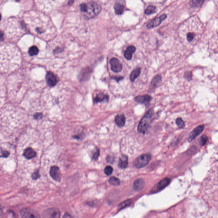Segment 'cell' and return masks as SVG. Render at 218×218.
<instances>
[{"label": "cell", "instance_id": "cell-1", "mask_svg": "<svg viewBox=\"0 0 218 218\" xmlns=\"http://www.w3.org/2000/svg\"><path fill=\"white\" fill-rule=\"evenodd\" d=\"M80 7L84 16L87 19H91L96 16L101 10V6L93 1L82 3L80 5Z\"/></svg>", "mask_w": 218, "mask_h": 218}, {"label": "cell", "instance_id": "cell-2", "mask_svg": "<svg viewBox=\"0 0 218 218\" xmlns=\"http://www.w3.org/2000/svg\"><path fill=\"white\" fill-rule=\"evenodd\" d=\"M153 108L150 109L142 117L138 126V130L139 133L144 134L150 127L153 119Z\"/></svg>", "mask_w": 218, "mask_h": 218}, {"label": "cell", "instance_id": "cell-3", "mask_svg": "<svg viewBox=\"0 0 218 218\" xmlns=\"http://www.w3.org/2000/svg\"><path fill=\"white\" fill-rule=\"evenodd\" d=\"M151 158L150 154L146 153L139 156L134 162V166L137 168H141L144 167L149 163Z\"/></svg>", "mask_w": 218, "mask_h": 218}, {"label": "cell", "instance_id": "cell-4", "mask_svg": "<svg viewBox=\"0 0 218 218\" xmlns=\"http://www.w3.org/2000/svg\"><path fill=\"white\" fill-rule=\"evenodd\" d=\"M20 214L22 218H40L39 213L32 209L23 208L20 211Z\"/></svg>", "mask_w": 218, "mask_h": 218}, {"label": "cell", "instance_id": "cell-5", "mask_svg": "<svg viewBox=\"0 0 218 218\" xmlns=\"http://www.w3.org/2000/svg\"><path fill=\"white\" fill-rule=\"evenodd\" d=\"M167 17V16L166 15L163 14L159 17L155 18L148 23V25H147V28L148 29H150L158 27L164 20L166 19Z\"/></svg>", "mask_w": 218, "mask_h": 218}, {"label": "cell", "instance_id": "cell-6", "mask_svg": "<svg viewBox=\"0 0 218 218\" xmlns=\"http://www.w3.org/2000/svg\"><path fill=\"white\" fill-rule=\"evenodd\" d=\"M44 218H60V211L58 208H51L45 210L43 213Z\"/></svg>", "mask_w": 218, "mask_h": 218}, {"label": "cell", "instance_id": "cell-7", "mask_svg": "<svg viewBox=\"0 0 218 218\" xmlns=\"http://www.w3.org/2000/svg\"><path fill=\"white\" fill-rule=\"evenodd\" d=\"M111 69L114 72H119L122 70V65L118 59L116 58H112L110 60Z\"/></svg>", "mask_w": 218, "mask_h": 218}, {"label": "cell", "instance_id": "cell-8", "mask_svg": "<svg viewBox=\"0 0 218 218\" xmlns=\"http://www.w3.org/2000/svg\"><path fill=\"white\" fill-rule=\"evenodd\" d=\"M50 174L52 178L56 181H60L61 179V174L59 167L54 166L50 168Z\"/></svg>", "mask_w": 218, "mask_h": 218}, {"label": "cell", "instance_id": "cell-9", "mask_svg": "<svg viewBox=\"0 0 218 218\" xmlns=\"http://www.w3.org/2000/svg\"><path fill=\"white\" fill-rule=\"evenodd\" d=\"M205 128L204 125H201L195 128L189 135L188 141L191 142L197 136L201 134Z\"/></svg>", "mask_w": 218, "mask_h": 218}, {"label": "cell", "instance_id": "cell-10", "mask_svg": "<svg viewBox=\"0 0 218 218\" xmlns=\"http://www.w3.org/2000/svg\"><path fill=\"white\" fill-rule=\"evenodd\" d=\"M170 179L168 178L163 179L156 184V187H155V188L153 189V192H157L162 191L170 183Z\"/></svg>", "mask_w": 218, "mask_h": 218}, {"label": "cell", "instance_id": "cell-11", "mask_svg": "<svg viewBox=\"0 0 218 218\" xmlns=\"http://www.w3.org/2000/svg\"><path fill=\"white\" fill-rule=\"evenodd\" d=\"M47 84L50 86H54L57 83L56 76L51 72H48L46 76Z\"/></svg>", "mask_w": 218, "mask_h": 218}, {"label": "cell", "instance_id": "cell-12", "mask_svg": "<svg viewBox=\"0 0 218 218\" xmlns=\"http://www.w3.org/2000/svg\"><path fill=\"white\" fill-rule=\"evenodd\" d=\"M152 99V98L149 95H145L143 96H139L136 97L134 100L140 104L148 103Z\"/></svg>", "mask_w": 218, "mask_h": 218}, {"label": "cell", "instance_id": "cell-13", "mask_svg": "<svg viewBox=\"0 0 218 218\" xmlns=\"http://www.w3.org/2000/svg\"><path fill=\"white\" fill-rule=\"evenodd\" d=\"M136 48L134 46H129L124 53V56L126 59L130 60L132 58L133 54L135 53Z\"/></svg>", "mask_w": 218, "mask_h": 218}, {"label": "cell", "instance_id": "cell-14", "mask_svg": "<svg viewBox=\"0 0 218 218\" xmlns=\"http://www.w3.org/2000/svg\"><path fill=\"white\" fill-rule=\"evenodd\" d=\"M92 72V70L90 68H86L84 69L81 71L79 75V79L81 81H85L89 79L90 74Z\"/></svg>", "mask_w": 218, "mask_h": 218}, {"label": "cell", "instance_id": "cell-15", "mask_svg": "<svg viewBox=\"0 0 218 218\" xmlns=\"http://www.w3.org/2000/svg\"><path fill=\"white\" fill-rule=\"evenodd\" d=\"M128 157L127 155H122L119 159L118 166L120 168L125 169L126 168L128 165Z\"/></svg>", "mask_w": 218, "mask_h": 218}, {"label": "cell", "instance_id": "cell-16", "mask_svg": "<svg viewBox=\"0 0 218 218\" xmlns=\"http://www.w3.org/2000/svg\"><path fill=\"white\" fill-rule=\"evenodd\" d=\"M145 183L144 180L142 179H139L136 180L134 182V188L136 191H139L142 190L144 188Z\"/></svg>", "mask_w": 218, "mask_h": 218}, {"label": "cell", "instance_id": "cell-17", "mask_svg": "<svg viewBox=\"0 0 218 218\" xmlns=\"http://www.w3.org/2000/svg\"><path fill=\"white\" fill-rule=\"evenodd\" d=\"M115 123L120 127H122L125 123V117L124 115H118L115 117Z\"/></svg>", "mask_w": 218, "mask_h": 218}, {"label": "cell", "instance_id": "cell-18", "mask_svg": "<svg viewBox=\"0 0 218 218\" xmlns=\"http://www.w3.org/2000/svg\"><path fill=\"white\" fill-rule=\"evenodd\" d=\"M162 76L159 75H155L152 80L150 84V86L152 88H156L159 86L162 82Z\"/></svg>", "mask_w": 218, "mask_h": 218}, {"label": "cell", "instance_id": "cell-19", "mask_svg": "<svg viewBox=\"0 0 218 218\" xmlns=\"http://www.w3.org/2000/svg\"><path fill=\"white\" fill-rule=\"evenodd\" d=\"M36 152L31 148H27L25 149L24 151V155L28 159H32L36 156Z\"/></svg>", "mask_w": 218, "mask_h": 218}, {"label": "cell", "instance_id": "cell-20", "mask_svg": "<svg viewBox=\"0 0 218 218\" xmlns=\"http://www.w3.org/2000/svg\"><path fill=\"white\" fill-rule=\"evenodd\" d=\"M115 12L116 15L122 14L124 10V6L119 2H116L114 6Z\"/></svg>", "mask_w": 218, "mask_h": 218}, {"label": "cell", "instance_id": "cell-21", "mask_svg": "<svg viewBox=\"0 0 218 218\" xmlns=\"http://www.w3.org/2000/svg\"><path fill=\"white\" fill-rule=\"evenodd\" d=\"M108 99L109 96L108 95H104L103 94H100L97 95L94 99V102L95 103H98V102H102L104 101H108Z\"/></svg>", "mask_w": 218, "mask_h": 218}, {"label": "cell", "instance_id": "cell-22", "mask_svg": "<svg viewBox=\"0 0 218 218\" xmlns=\"http://www.w3.org/2000/svg\"><path fill=\"white\" fill-rule=\"evenodd\" d=\"M141 72V69L140 68H138L134 70L131 72L130 76H129L130 81L134 82L135 80L139 76Z\"/></svg>", "mask_w": 218, "mask_h": 218}, {"label": "cell", "instance_id": "cell-23", "mask_svg": "<svg viewBox=\"0 0 218 218\" xmlns=\"http://www.w3.org/2000/svg\"><path fill=\"white\" fill-rule=\"evenodd\" d=\"M205 1H190V5L193 8H197L201 7Z\"/></svg>", "mask_w": 218, "mask_h": 218}, {"label": "cell", "instance_id": "cell-24", "mask_svg": "<svg viewBox=\"0 0 218 218\" xmlns=\"http://www.w3.org/2000/svg\"><path fill=\"white\" fill-rule=\"evenodd\" d=\"M156 11V7L154 6L150 5L148 6L144 11V13L147 15H150L155 13Z\"/></svg>", "mask_w": 218, "mask_h": 218}, {"label": "cell", "instance_id": "cell-25", "mask_svg": "<svg viewBox=\"0 0 218 218\" xmlns=\"http://www.w3.org/2000/svg\"><path fill=\"white\" fill-rule=\"evenodd\" d=\"M109 182L112 185L115 186H118L120 185L121 182L119 179L115 177H112L110 179L109 181Z\"/></svg>", "mask_w": 218, "mask_h": 218}, {"label": "cell", "instance_id": "cell-26", "mask_svg": "<svg viewBox=\"0 0 218 218\" xmlns=\"http://www.w3.org/2000/svg\"><path fill=\"white\" fill-rule=\"evenodd\" d=\"M39 52V49L35 46H32L29 50V53L31 56H35V55L38 54Z\"/></svg>", "mask_w": 218, "mask_h": 218}, {"label": "cell", "instance_id": "cell-27", "mask_svg": "<svg viewBox=\"0 0 218 218\" xmlns=\"http://www.w3.org/2000/svg\"><path fill=\"white\" fill-rule=\"evenodd\" d=\"M131 200L130 199H128V200H126V201H124V202H123L119 206V210H121L122 209L125 207H127L131 203Z\"/></svg>", "mask_w": 218, "mask_h": 218}, {"label": "cell", "instance_id": "cell-28", "mask_svg": "<svg viewBox=\"0 0 218 218\" xmlns=\"http://www.w3.org/2000/svg\"><path fill=\"white\" fill-rule=\"evenodd\" d=\"M208 137L205 135H203L201 136L200 138L199 143L201 146H204L208 141Z\"/></svg>", "mask_w": 218, "mask_h": 218}, {"label": "cell", "instance_id": "cell-29", "mask_svg": "<svg viewBox=\"0 0 218 218\" xmlns=\"http://www.w3.org/2000/svg\"><path fill=\"white\" fill-rule=\"evenodd\" d=\"M176 124L178 126L179 128H181L184 126V122L183 120L181 118H178L177 119L176 121Z\"/></svg>", "mask_w": 218, "mask_h": 218}, {"label": "cell", "instance_id": "cell-30", "mask_svg": "<svg viewBox=\"0 0 218 218\" xmlns=\"http://www.w3.org/2000/svg\"><path fill=\"white\" fill-rule=\"evenodd\" d=\"M113 172V168L110 166L106 167L104 170V173L108 176L110 175L111 174H112Z\"/></svg>", "mask_w": 218, "mask_h": 218}, {"label": "cell", "instance_id": "cell-31", "mask_svg": "<svg viewBox=\"0 0 218 218\" xmlns=\"http://www.w3.org/2000/svg\"><path fill=\"white\" fill-rule=\"evenodd\" d=\"M184 77L188 81H191L192 78V72L191 71L186 72L184 73Z\"/></svg>", "mask_w": 218, "mask_h": 218}, {"label": "cell", "instance_id": "cell-32", "mask_svg": "<svg viewBox=\"0 0 218 218\" xmlns=\"http://www.w3.org/2000/svg\"><path fill=\"white\" fill-rule=\"evenodd\" d=\"M195 34L193 32H188L187 35V39L188 41L191 42L193 40Z\"/></svg>", "mask_w": 218, "mask_h": 218}, {"label": "cell", "instance_id": "cell-33", "mask_svg": "<svg viewBox=\"0 0 218 218\" xmlns=\"http://www.w3.org/2000/svg\"><path fill=\"white\" fill-rule=\"evenodd\" d=\"M100 155V150L99 149H97L96 151L94 153L93 155V157H92V159L94 160H96L97 159H98V157H99Z\"/></svg>", "mask_w": 218, "mask_h": 218}, {"label": "cell", "instance_id": "cell-34", "mask_svg": "<svg viewBox=\"0 0 218 218\" xmlns=\"http://www.w3.org/2000/svg\"><path fill=\"white\" fill-rule=\"evenodd\" d=\"M40 177V174L39 173V171L38 170L35 171L33 173L32 175V178L33 179H37L39 178Z\"/></svg>", "mask_w": 218, "mask_h": 218}, {"label": "cell", "instance_id": "cell-35", "mask_svg": "<svg viewBox=\"0 0 218 218\" xmlns=\"http://www.w3.org/2000/svg\"><path fill=\"white\" fill-rule=\"evenodd\" d=\"M107 161L108 162L110 163H113L114 161V158L112 156L108 155L107 157Z\"/></svg>", "mask_w": 218, "mask_h": 218}, {"label": "cell", "instance_id": "cell-36", "mask_svg": "<svg viewBox=\"0 0 218 218\" xmlns=\"http://www.w3.org/2000/svg\"><path fill=\"white\" fill-rule=\"evenodd\" d=\"M43 114L41 113H35L34 115V118L35 119H41L42 118Z\"/></svg>", "mask_w": 218, "mask_h": 218}, {"label": "cell", "instance_id": "cell-37", "mask_svg": "<svg viewBox=\"0 0 218 218\" xmlns=\"http://www.w3.org/2000/svg\"><path fill=\"white\" fill-rule=\"evenodd\" d=\"M112 78L113 79H114L116 80L117 82H119V81L123 79L124 77H122V76H117V77H116V76H113Z\"/></svg>", "mask_w": 218, "mask_h": 218}, {"label": "cell", "instance_id": "cell-38", "mask_svg": "<svg viewBox=\"0 0 218 218\" xmlns=\"http://www.w3.org/2000/svg\"><path fill=\"white\" fill-rule=\"evenodd\" d=\"M9 155V153L6 151H4L2 152V155L3 157H6Z\"/></svg>", "mask_w": 218, "mask_h": 218}, {"label": "cell", "instance_id": "cell-39", "mask_svg": "<svg viewBox=\"0 0 218 218\" xmlns=\"http://www.w3.org/2000/svg\"><path fill=\"white\" fill-rule=\"evenodd\" d=\"M63 218H73L69 214H68V213H65V215H64V217H63Z\"/></svg>", "mask_w": 218, "mask_h": 218}, {"label": "cell", "instance_id": "cell-40", "mask_svg": "<svg viewBox=\"0 0 218 218\" xmlns=\"http://www.w3.org/2000/svg\"><path fill=\"white\" fill-rule=\"evenodd\" d=\"M1 15L0 14V20H1Z\"/></svg>", "mask_w": 218, "mask_h": 218}, {"label": "cell", "instance_id": "cell-41", "mask_svg": "<svg viewBox=\"0 0 218 218\" xmlns=\"http://www.w3.org/2000/svg\"></svg>", "mask_w": 218, "mask_h": 218}]
</instances>
